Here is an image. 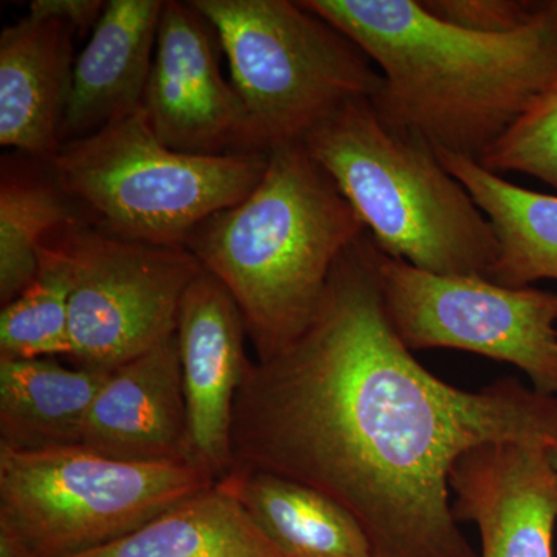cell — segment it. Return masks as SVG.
Listing matches in <instances>:
<instances>
[{
	"label": "cell",
	"instance_id": "obj_3",
	"mask_svg": "<svg viewBox=\"0 0 557 557\" xmlns=\"http://www.w3.org/2000/svg\"><path fill=\"white\" fill-rule=\"evenodd\" d=\"M364 223L302 141L269 150L255 190L193 231L185 248L239 307L256 361L281 354L317 313Z\"/></svg>",
	"mask_w": 557,
	"mask_h": 557
},
{
	"label": "cell",
	"instance_id": "obj_6",
	"mask_svg": "<svg viewBox=\"0 0 557 557\" xmlns=\"http://www.w3.org/2000/svg\"><path fill=\"white\" fill-rule=\"evenodd\" d=\"M228 58L252 149L302 141L348 101L375 100L383 75L357 44L302 3L193 0Z\"/></svg>",
	"mask_w": 557,
	"mask_h": 557
},
{
	"label": "cell",
	"instance_id": "obj_10",
	"mask_svg": "<svg viewBox=\"0 0 557 557\" xmlns=\"http://www.w3.org/2000/svg\"><path fill=\"white\" fill-rule=\"evenodd\" d=\"M218 42L193 2H164L143 110L168 148L194 156L259 152L244 102L220 69Z\"/></svg>",
	"mask_w": 557,
	"mask_h": 557
},
{
	"label": "cell",
	"instance_id": "obj_18",
	"mask_svg": "<svg viewBox=\"0 0 557 557\" xmlns=\"http://www.w3.org/2000/svg\"><path fill=\"white\" fill-rule=\"evenodd\" d=\"M435 153L496 231L500 256L490 281L512 288L531 287L542 278L557 281V196L509 183L467 157Z\"/></svg>",
	"mask_w": 557,
	"mask_h": 557
},
{
	"label": "cell",
	"instance_id": "obj_15",
	"mask_svg": "<svg viewBox=\"0 0 557 557\" xmlns=\"http://www.w3.org/2000/svg\"><path fill=\"white\" fill-rule=\"evenodd\" d=\"M164 0H109L73 65L61 143L143 108Z\"/></svg>",
	"mask_w": 557,
	"mask_h": 557
},
{
	"label": "cell",
	"instance_id": "obj_21",
	"mask_svg": "<svg viewBox=\"0 0 557 557\" xmlns=\"http://www.w3.org/2000/svg\"><path fill=\"white\" fill-rule=\"evenodd\" d=\"M60 231L39 248L38 276L30 287L0 311V357H70L72 263Z\"/></svg>",
	"mask_w": 557,
	"mask_h": 557
},
{
	"label": "cell",
	"instance_id": "obj_9",
	"mask_svg": "<svg viewBox=\"0 0 557 557\" xmlns=\"http://www.w3.org/2000/svg\"><path fill=\"white\" fill-rule=\"evenodd\" d=\"M72 263L70 359L113 370L177 332L186 289L203 273L186 248L156 247L81 220L60 231Z\"/></svg>",
	"mask_w": 557,
	"mask_h": 557
},
{
	"label": "cell",
	"instance_id": "obj_8",
	"mask_svg": "<svg viewBox=\"0 0 557 557\" xmlns=\"http://www.w3.org/2000/svg\"><path fill=\"white\" fill-rule=\"evenodd\" d=\"M373 259L388 321L410 351L456 348L509 362L557 397L556 293L431 273L376 247Z\"/></svg>",
	"mask_w": 557,
	"mask_h": 557
},
{
	"label": "cell",
	"instance_id": "obj_16",
	"mask_svg": "<svg viewBox=\"0 0 557 557\" xmlns=\"http://www.w3.org/2000/svg\"><path fill=\"white\" fill-rule=\"evenodd\" d=\"M0 557H35L0 531ZM69 557H284L225 483L101 547Z\"/></svg>",
	"mask_w": 557,
	"mask_h": 557
},
{
	"label": "cell",
	"instance_id": "obj_23",
	"mask_svg": "<svg viewBox=\"0 0 557 557\" xmlns=\"http://www.w3.org/2000/svg\"><path fill=\"white\" fill-rule=\"evenodd\" d=\"M438 20L480 33H511L530 24L545 0H421Z\"/></svg>",
	"mask_w": 557,
	"mask_h": 557
},
{
	"label": "cell",
	"instance_id": "obj_25",
	"mask_svg": "<svg viewBox=\"0 0 557 557\" xmlns=\"http://www.w3.org/2000/svg\"><path fill=\"white\" fill-rule=\"evenodd\" d=\"M549 457H552L553 467L557 469V446L555 449L549 450Z\"/></svg>",
	"mask_w": 557,
	"mask_h": 557
},
{
	"label": "cell",
	"instance_id": "obj_24",
	"mask_svg": "<svg viewBox=\"0 0 557 557\" xmlns=\"http://www.w3.org/2000/svg\"><path fill=\"white\" fill-rule=\"evenodd\" d=\"M106 5L104 0H33L28 14L65 22L76 32H94Z\"/></svg>",
	"mask_w": 557,
	"mask_h": 557
},
{
	"label": "cell",
	"instance_id": "obj_7",
	"mask_svg": "<svg viewBox=\"0 0 557 557\" xmlns=\"http://www.w3.org/2000/svg\"><path fill=\"white\" fill-rule=\"evenodd\" d=\"M218 480L197 465L139 463L83 445L0 446V531L35 557H69L137 530Z\"/></svg>",
	"mask_w": 557,
	"mask_h": 557
},
{
	"label": "cell",
	"instance_id": "obj_12",
	"mask_svg": "<svg viewBox=\"0 0 557 557\" xmlns=\"http://www.w3.org/2000/svg\"><path fill=\"white\" fill-rule=\"evenodd\" d=\"M175 333L194 461L220 480L233 469L234 406L252 359L236 300L208 271L186 289Z\"/></svg>",
	"mask_w": 557,
	"mask_h": 557
},
{
	"label": "cell",
	"instance_id": "obj_20",
	"mask_svg": "<svg viewBox=\"0 0 557 557\" xmlns=\"http://www.w3.org/2000/svg\"><path fill=\"white\" fill-rule=\"evenodd\" d=\"M90 220L46 161L13 152L0 163V304L5 307L38 276L39 248L51 234Z\"/></svg>",
	"mask_w": 557,
	"mask_h": 557
},
{
	"label": "cell",
	"instance_id": "obj_14",
	"mask_svg": "<svg viewBox=\"0 0 557 557\" xmlns=\"http://www.w3.org/2000/svg\"><path fill=\"white\" fill-rule=\"evenodd\" d=\"M75 28L58 20L27 16L0 35V145L51 163L73 73Z\"/></svg>",
	"mask_w": 557,
	"mask_h": 557
},
{
	"label": "cell",
	"instance_id": "obj_19",
	"mask_svg": "<svg viewBox=\"0 0 557 557\" xmlns=\"http://www.w3.org/2000/svg\"><path fill=\"white\" fill-rule=\"evenodd\" d=\"M284 557H372L361 525L332 498L270 472L220 479Z\"/></svg>",
	"mask_w": 557,
	"mask_h": 557
},
{
	"label": "cell",
	"instance_id": "obj_17",
	"mask_svg": "<svg viewBox=\"0 0 557 557\" xmlns=\"http://www.w3.org/2000/svg\"><path fill=\"white\" fill-rule=\"evenodd\" d=\"M112 370L64 368L51 358L0 357V446L81 445L84 423Z\"/></svg>",
	"mask_w": 557,
	"mask_h": 557
},
{
	"label": "cell",
	"instance_id": "obj_5",
	"mask_svg": "<svg viewBox=\"0 0 557 557\" xmlns=\"http://www.w3.org/2000/svg\"><path fill=\"white\" fill-rule=\"evenodd\" d=\"M50 164L95 225L124 239L185 248L205 220L247 199L269 152H180L157 138L141 108L64 143Z\"/></svg>",
	"mask_w": 557,
	"mask_h": 557
},
{
	"label": "cell",
	"instance_id": "obj_13",
	"mask_svg": "<svg viewBox=\"0 0 557 557\" xmlns=\"http://www.w3.org/2000/svg\"><path fill=\"white\" fill-rule=\"evenodd\" d=\"M81 445L119 460L196 465L177 333L110 372Z\"/></svg>",
	"mask_w": 557,
	"mask_h": 557
},
{
	"label": "cell",
	"instance_id": "obj_22",
	"mask_svg": "<svg viewBox=\"0 0 557 557\" xmlns=\"http://www.w3.org/2000/svg\"><path fill=\"white\" fill-rule=\"evenodd\" d=\"M478 163L500 177L519 172L557 190V83Z\"/></svg>",
	"mask_w": 557,
	"mask_h": 557
},
{
	"label": "cell",
	"instance_id": "obj_11",
	"mask_svg": "<svg viewBox=\"0 0 557 557\" xmlns=\"http://www.w3.org/2000/svg\"><path fill=\"white\" fill-rule=\"evenodd\" d=\"M449 486L458 522L478 527L480 557H555L557 469L548 448L478 446L458 458Z\"/></svg>",
	"mask_w": 557,
	"mask_h": 557
},
{
	"label": "cell",
	"instance_id": "obj_1",
	"mask_svg": "<svg viewBox=\"0 0 557 557\" xmlns=\"http://www.w3.org/2000/svg\"><path fill=\"white\" fill-rule=\"evenodd\" d=\"M373 249L368 233L355 240L302 335L249 364L233 469L332 498L372 557H480L454 515V465L487 443L555 449L557 397L512 379L463 391L429 372L388 321Z\"/></svg>",
	"mask_w": 557,
	"mask_h": 557
},
{
	"label": "cell",
	"instance_id": "obj_4",
	"mask_svg": "<svg viewBox=\"0 0 557 557\" xmlns=\"http://www.w3.org/2000/svg\"><path fill=\"white\" fill-rule=\"evenodd\" d=\"M375 247L417 269L490 278L500 245L490 219L434 148L370 100L341 106L302 139Z\"/></svg>",
	"mask_w": 557,
	"mask_h": 557
},
{
	"label": "cell",
	"instance_id": "obj_2",
	"mask_svg": "<svg viewBox=\"0 0 557 557\" xmlns=\"http://www.w3.org/2000/svg\"><path fill=\"white\" fill-rule=\"evenodd\" d=\"M383 75L373 106L395 129L480 161L557 83V0L511 33L438 20L421 0H300Z\"/></svg>",
	"mask_w": 557,
	"mask_h": 557
}]
</instances>
